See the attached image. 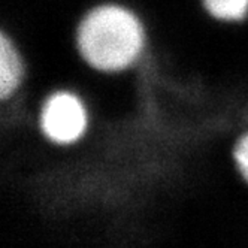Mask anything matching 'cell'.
Returning a JSON list of instances; mask_svg holds the SVG:
<instances>
[{"label": "cell", "instance_id": "obj_4", "mask_svg": "<svg viewBox=\"0 0 248 248\" xmlns=\"http://www.w3.org/2000/svg\"><path fill=\"white\" fill-rule=\"evenodd\" d=\"M212 20L224 24H239L248 18V0H202Z\"/></svg>", "mask_w": 248, "mask_h": 248}, {"label": "cell", "instance_id": "obj_2", "mask_svg": "<svg viewBox=\"0 0 248 248\" xmlns=\"http://www.w3.org/2000/svg\"><path fill=\"white\" fill-rule=\"evenodd\" d=\"M38 129L48 142L72 147L90 130V111L82 96L70 88H57L42 102Z\"/></svg>", "mask_w": 248, "mask_h": 248}, {"label": "cell", "instance_id": "obj_3", "mask_svg": "<svg viewBox=\"0 0 248 248\" xmlns=\"http://www.w3.org/2000/svg\"><path fill=\"white\" fill-rule=\"evenodd\" d=\"M27 60L20 45L5 30H0V100L20 92L27 79Z\"/></svg>", "mask_w": 248, "mask_h": 248}, {"label": "cell", "instance_id": "obj_5", "mask_svg": "<svg viewBox=\"0 0 248 248\" xmlns=\"http://www.w3.org/2000/svg\"><path fill=\"white\" fill-rule=\"evenodd\" d=\"M232 155L241 176L248 183V130L242 132L235 140Z\"/></svg>", "mask_w": 248, "mask_h": 248}, {"label": "cell", "instance_id": "obj_1", "mask_svg": "<svg viewBox=\"0 0 248 248\" xmlns=\"http://www.w3.org/2000/svg\"><path fill=\"white\" fill-rule=\"evenodd\" d=\"M82 62L100 74H123L135 67L148 46L145 23L120 2H100L84 12L75 29Z\"/></svg>", "mask_w": 248, "mask_h": 248}]
</instances>
